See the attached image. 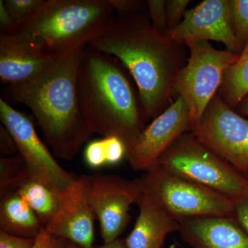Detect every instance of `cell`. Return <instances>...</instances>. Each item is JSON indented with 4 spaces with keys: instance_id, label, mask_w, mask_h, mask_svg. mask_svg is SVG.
<instances>
[{
    "instance_id": "cell-1",
    "label": "cell",
    "mask_w": 248,
    "mask_h": 248,
    "mask_svg": "<svg viewBox=\"0 0 248 248\" xmlns=\"http://www.w3.org/2000/svg\"><path fill=\"white\" fill-rule=\"evenodd\" d=\"M118 60L135 80L146 119L156 118L173 94L178 74L187 63L186 45L152 26L148 9L117 15L107 30L89 45Z\"/></svg>"
},
{
    "instance_id": "cell-2",
    "label": "cell",
    "mask_w": 248,
    "mask_h": 248,
    "mask_svg": "<svg viewBox=\"0 0 248 248\" xmlns=\"http://www.w3.org/2000/svg\"><path fill=\"white\" fill-rule=\"evenodd\" d=\"M86 46L58 59L33 79L4 91L10 99L29 107L54 155L66 161L74 159L93 135L81 112L77 81Z\"/></svg>"
},
{
    "instance_id": "cell-3",
    "label": "cell",
    "mask_w": 248,
    "mask_h": 248,
    "mask_svg": "<svg viewBox=\"0 0 248 248\" xmlns=\"http://www.w3.org/2000/svg\"><path fill=\"white\" fill-rule=\"evenodd\" d=\"M77 81L80 108L89 130L93 135L121 139L128 151L146 128V118L125 67L114 57L87 46Z\"/></svg>"
},
{
    "instance_id": "cell-4",
    "label": "cell",
    "mask_w": 248,
    "mask_h": 248,
    "mask_svg": "<svg viewBox=\"0 0 248 248\" xmlns=\"http://www.w3.org/2000/svg\"><path fill=\"white\" fill-rule=\"evenodd\" d=\"M115 13L108 0H46L33 17L11 34L60 58L98 38Z\"/></svg>"
},
{
    "instance_id": "cell-5",
    "label": "cell",
    "mask_w": 248,
    "mask_h": 248,
    "mask_svg": "<svg viewBox=\"0 0 248 248\" xmlns=\"http://www.w3.org/2000/svg\"><path fill=\"white\" fill-rule=\"evenodd\" d=\"M157 164L233 201L248 190L246 175L204 145L192 133L183 134L177 139L163 153Z\"/></svg>"
},
{
    "instance_id": "cell-6",
    "label": "cell",
    "mask_w": 248,
    "mask_h": 248,
    "mask_svg": "<svg viewBox=\"0 0 248 248\" xmlns=\"http://www.w3.org/2000/svg\"><path fill=\"white\" fill-rule=\"evenodd\" d=\"M143 193L177 221L201 217L233 218L234 201L172 174L159 164L140 178Z\"/></svg>"
},
{
    "instance_id": "cell-7",
    "label": "cell",
    "mask_w": 248,
    "mask_h": 248,
    "mask_svg": "<svg viewBox=\"0 0 248 248\" xmlns=\"http://www.w3.org/2000/svg\"><path fill=\"white\" fill-rule=\"evenodd\" d=\"M184 45L189 56L178 74L173 93L185 100L190 111L192 130L218 94L225 71L236 61L239 55L217 50L206 41L187 39Z\"/></svg>"
},
{
    "instance_id": "cell-8",
    "label": "cell",
    "mask_w": 248,
    "mask_h": 248,
    "mask_svg": "<svg viewBox=\"0 0 248 248\" xmlns=\"http://www.w3.org/2000/svg\"><path fill=\"white\" fill-rule=\"evenodd\" d=\"M196 138L230 163L248 174V118L235 112L217 94L200 123L191 130Z\"/></svg>"
},
{
    "instance_id": "cell-9",
    "label": "cell",
    "mask_w": 248,
    "mask_h": 248,
    "mask_svg": "<svg viewBox=\"0 0 248 248\" xmlns=\"http://www.w3.org/2000/svg\"><path fill=\"white\" fill-rule=\"evenodd\" d=\"M0 117L17 144L32 179L49 187L56 195L67 188L76 177L58 164L42 141L35 125L25 114L0 98Z\"/></svg>"
},
{
    "instance_id": "cell-10",
    "label": "cell",
    "mask_w": 248,
    "mask_h": 248,
    "mask_svg": "<svg viewBox=\"0 0 248 248\" xmlns=\"http://www.w3.org/2000/svg\"><path fill=\"white\" fill-rule=\"evenodd\" d=\"M90 200L104 244L119 239L128 225L130 210L143 195L140 179L101 173L88 175Z\"/></svg>"
},
{
    "instance_id": "cell-11",
    "label": "cell",
    "mask_w": 248,
    "mask_h": 248,
    "mask_svg": "<svg viewBox=\"0 0 248 248\" xmlns=\"http://www.w3.org/2000/svg\"><path fill=\"white\" fill-rule=\"evenodd\" d=\"M191 130L190 111L178 96L155 118L127 153L126 159L135 170L146 171L157 164L161 155L177 139Z\"/></svg>"
},
{
    "instance_id": "cell-12",
    "label": "cell",
    "mask_w": 248,
    "mask_h": 248,
    "mask_svg": "<svg viewBox=\"0 0 248 248\" xmlns=\"http://www.w3.org/2000/svg\"><path fill=\"white\" fill-rule=\"evenodd\" d=\"M88 175L76 176L71 185L58 194V212L46 229L59 239L84 248H94L95 214L90 200Z\"/></svg>"
},
{
    "instance_id": "cell-13",
    "label": "cell",
    "mask_w": 248,
    "mask_h": 248,
    "mask_svg": "<svg viewBox=\"0 0 248 248\" xmlns=\"http://www.w3.org/2000/svg\"><path fill=\"white\" fill-rule=\"evenodd\" d=\"M165 35L182 45L187 39L216 41L226 46L228 51L241 53L232 24L231 0L202 1L187 11L182 22Z\"/></svg>"
},
{
    "instance_id": "cell-14",
    "label": "cell",
    "mask_w": 248,
    "mask_h": 248,
    "mask_svg": "<svg viewBox=\"0 0 248 248\" xmlns=\"http://www.w3.org/2000/svg\"><path fill=\"white\" fill-rule=\"evenodd\" d=\"M182 239L192 248H248V234L234 218L201 217L178 221Z\"/></svg>"
},
{
    "instance_id": "cell-15",
    "label": "cell",
    "mask_w": 248,
    "mask_h": 248,
    "mask_svg": "<svg viewBox=\"0 0 248 248\" xmlns=\"http://www.w3.org/2000/svg\"><path fill=\"white\" fill-rule=\"evenodd\" d=\"M58 59L42 53L16 36L0 34V81L2 84L11 86L33 79Z\"/></svg>"
},
{
    "instance_id": "cell-16",
    "label": "cell",
    "mask_w": 248,
    "mask_h": 248,
    "mask_svg": "<svg viewBox=\"0 0 248 248\" xmlns=\"http://www.w3.org/2000/svg\"><path fill=\"white\" fill-rule=\"evenodd\" d=\"M138 205L140 213L135 226L124 239L127 248H162L168 235L179 232V222L143 192Z\"/></svg>"
},
{
    "instance_id": "cell-17",
    "label": "cell",
    "mask_w": 248,
    "mask_h": 248,
    "mask_svg": "<svg viewBox=\"0 0 248 248\" xmlns=\"http://www.w3.org/2000/svg\"><path fill=\"white\" fill-rule=\"evenodd\" d=\"M43 228L35 214L17 192L1 198L0 231L35 239Z\"/></svg>"
},
{
    "instance_id": "cell-18",
    "label": "cell",
    "mask_w": 248,
    "mask_h": 248,
    "mask_svg": "<svg viewBox=\"0 0 248 248\" xmlns=\"http://www.w3.org/2000/svg\"><path fill=\"white\" fill-rule=\"evenodd\" d=\"M218 94L232 109L248 95V41L236 61L225 71Z\"/></svg>"
},
{
    "instance_id": "cell-19",
    "label": "cell",
    "mask_w": 248,
    "mask_h": 248,
    "mask_svg": "<svg viewBox=\"0 0 248 248\" xmlns=\"http://www.w3.org/2000/svg\"><path fill=\"white\" fill-rule=\"evenodd\" d=\"M17 193L25 200L44 228L48 226L58 212V195L45 184L32 178L21 186Z\"/></svg>"
},
{
    "instance_id": "cell-20",
    "label": "cell",
    "mask_w": 248,
    "mask_h": 248,
    "mask_svg": "<svg viewBox=\"0 0 248 248\" xmlns=\"http://www.w3.org/2000/svg\"><path fill=\"white\" fill-rule=\"evenodd\" d=\"M31 179L30 173L19 154L0 159V197L16 193Z\"/></svg>"
},
{
    "instance_id": "cell-21",
    "label": "cell",
    "mask_w": 248,
    "mask_h": 248,
    "mask_svg": "<svg viewBox=\"0 0 248 248\" xmlns=\"http://www.w3.org/2000/svg\"><path fill=\"white\" fill-rule=\"evenodd\" d=\"M233 31L241 52L248 41V0H231Z\"/></svg>"
},
{
    "instance_id": "cell-22",
    "label": "cell",
    "mask_w": 248,
    "mask_h": 248,
    "mask_svg": "<svg viewBox=\"0 0 248 248\" xmlns=\"http://www.w3.org/2000/svg\"><path fill=\"white\" fill-rule=\"evenodd\" d=\"M46 1V0H4L5 6L16 24V29L33 17Z\"/></svg>"
},
{
    "instance_id": "cell-23",
    "label": "cell",
    "mask_w": 248,
    "mask_h": 248,
    "mask_svg": "<svg viewBox=\"0 0 248 248\" xmlns=\"http://www.w3.org/2000/svg\"><path fill=\"white\" fill-rule=\"evenodd\" d=\"M146 3L152 26L159 33L166 35L168 31L166 1L148 0Z\"/></svg>"
},
{
    "instance_id": "cell-24",
    "label": "cell",
    "mask_w": 248,
    "mask_h": 248,
    "mask_svg": "<svg viewBox=\"0 0 248 248\" xmlns=\"http://www.w3.org/2000/svg\"><path fill=\"white\" fill-rule=\"evenodd\" d=\"M86 164L93 169H98L107 166V154L104 139L90 141L84 151Z\"/></svg>"
},
{
    "instance_id": "cell-25",
    "label": "cell",
    "mask_w": 248,
    "mask_h": 248,
    "mask_svg": "<svg viewBox=\"0 0 248 248\" xmlns=\"http://www.w3.org/2000/svg\"><path fill=\"white\" fill-rule=\"evenodd\" d=\"M103 139L105 146L108 166L120 164L124 158L126 159L128 149L126 145L121 139L114 136L106 137Z\"/></svg>"
},
{
    "instance_id": "cell-26",
    "label": "cell",
    "mask_w": 248,
    "mask_h": 248,
    "mask_svg": "<svg viewBox=\"0 0 248 248\" xmlns=\"http://www.w3.org/2000/svg\"><path fill=\"white\" fill-rule=\"evenodd\" d=\"M190 0H168L166 1V16L168 31L174 29L182 22Z\"/></svg>"
},
{
    "instance_id": "cell-27",
    "label": "cell",
    "mask_w": 248,
    "mask_h": 248,
    "mask_svg": "<svg viewBox=\"0 0 248 248\" xmlns=\"http://www.w3.org/2000/svg\"><path fill=\"white\" fill-rule=\"evenodd\" d=\"M117 15H127L139 12L147 8L146 1L140 0H108Z\"/></svg>"
},
{
    "instance_id": "cell-28",
    "label": "cell",
    "mask_w": 248,
    "mask_h": 248,
    "mask_svg": "<svg viewBox=\"0 0 248 248\" xmlns=\"http://www.w3.org/2000/svg\"><path fill=\"white\" fill-rule=\"evenodd\" d=\"M35 239L20 237L0 231V248H32Z\"/></svg>"
},
{
    "instance_id": "cell-29",
    "label": "cell",
    "mask_w": 248,
    "mask_h": 248,
    "mask_svg": "<svg viewBox=\"0 0 248 248\" xmlns=\"http://www.w3.org/2000/svg\"><path fill=\"white\" fill-rule=\"evenodd\" d=\"M233 218L248 234V190L244 196L234 201Z\"/></svg>"
},
{
    "instance_id": "cell-30",
    "label": "cell",
    "mask_w": 248,
    "mask_h": 248,
    "mask_svg": "<svg viewBox=\"0 0 248 248\" xmlns=\"http://www.w3.org/2000/svg\"><path fill=\"white\" fill-rule=\"evenodd\" d=\"M64 246L65 240L59 239L44 228L35 238L32 248H63Z\"/></svg>"
},
{
    "instance_id": "cell-31",
    "label": "cell",
    "mask_w": 248,
    "mask_h": 248,
    "mask_svg": "<svg viewBox=\"0 0 248 248\" xmlns=\"http://www.w3.org/2000/svg\"><path fill=\"white\" fill-rule=\"evenodd\" d=\"M18 152L17 144L14 137L7 128L1 124L0 125V153L3 157L8 155L14 156Z\"/></svg>"
},
{
    "instance_id": "cell-32",
    "label": "cell",
    "mask_w": 248,
    "mask_h": 248,
    "mask_svg": "<svg viewBox=\"0 0 248 248\" xmlns=\"http://www.w3.org/2000/svg\"><path fill=\"white\" fill-rule=\"evenodd\" d=\"M16 28V24L5 6L4 0H1L0 1V34L9 35L14 32Z\"/></svg>"
},
{
    "instance_id": "cell-33",
    "label": "cell",
    "mask_w": 248,
    "mask_h": 248,
    "mask_svg": "<svg viewBox=\"0 0 248 248\" xmlns=\"http://www.w3.org/2000/svg\"><path fill=\"white\" fill-rule=\"evenodd\" d=\"M94 248H128L125 244L124 239H117L108 244H104L102 246Z\"/></svg>"
},
{
    "instance_id": "cell-34",
    "label": "cell",
    "mask_w": 248,
    "mask_h": 248,
    "mask_svg": "<svg viewBox=\"0 0 248 248\" xmlns=\"http://www.w3.org/2000/svg\"><path fill=\"white\" fill-rule=\"evenodd\" d=\"M237 108H239L240 111L247 116L248 118V95L241 102Z\"/></svg>"
},
{
    "instance_id": "cell-35",
    "label": "cell",
    "mask_w": 248,
    "mask_h": 248,
    "mask_svg": "<svg viewBox=\"0 0 248 248\" xmlns=\"http://www.w3.org/2000/svg\"><path fill=\"white\" fill-rule=\"evenodd\" d=\"M63 248H84L78 246V245L73 244L70 241H65V246Z\"/></svg>"
}]
</instances>
